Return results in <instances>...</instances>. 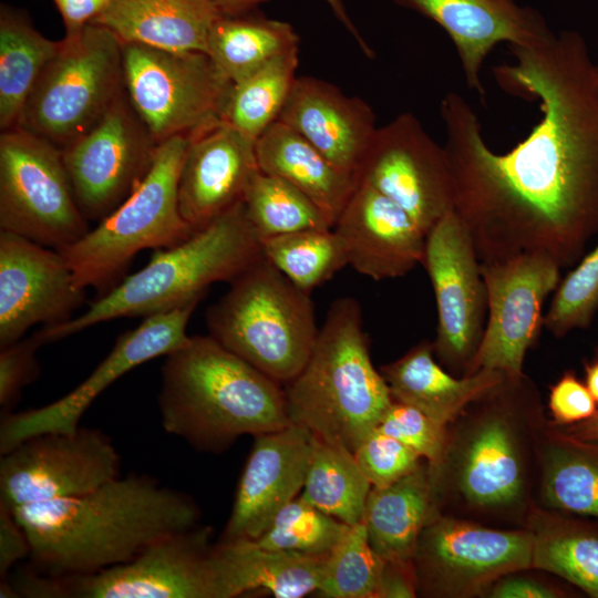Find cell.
Instances as JSON below:
<instances>
[{"mask_svg": "<svg viewBox=\"0 0 598 598\" xmlns=\"http://www.w3.org/2000/svg\"><path fill=\"white\" fill-rule=\"evenodd\" d=\"M121 456L99 429L32 435L1 454L0 504L19 506L84 495L121 476Z\"/></svg>", "mask_w": 598, "mask_h": 598, "instance_id": "8fae6325", "label": "cell"}, {"mask_svg": "<svg viewBox=\"0 0 598 598\" xmlns=\"http://www.w3.org/2000/svg\"><path fill=\"white\" fill-rule=\"evenodd\" d=\"M250 12L221 13L207 39L206 53L233 84L299 48L290 23Z\"/></svg>", "mask_w": 598, "mask_h": 598, "instance_id": "f546056e", "label": "cell"}, {"mask_svg": "<svg viewBox=\"0 0 598 598\" xmlns=\"http://www.w3.org/2000/svg\"><path fill=\"white\" fill-rule=\"evenodd\" d=\"M467 446L461 489L477 505L496 506L513 502L522 488V470L507 422L493 416L484 422Z\"/></svg>", "mask_w": 598, "mask_h": 598, "instance_id": "4dcf8cb0", "label": "cell"}, {"mask_svg": "<svg viewBox=\"0 0 598 598\" xmlns=\"http://www.w3.org/2000/svg\"><path fill=\"white\" fill-rule=\"evenodd\" d=\"M261 243L265 257L308 293L348 265L343 244L333 228L301 230Z\"/></svg>", "mask_w": 598, "mask_h": 598, "instance_id": "836d02e7", "label": "cell"}, {"mask_svg": "<svg viewBox=\"0 0 598 598\" xmlns=\"http://www.w3.org/2000/svg\"><path fill=\"white\" fill-rule=\"evenodd\" d=\"M533 567L553 573L598 598V527L577 520H556L534 534Z\"/></svg>", "mask_w": 598, "mask_h": 598, "instance_id": "d590c367", "label": "cell"}, {"mask_svg": "<svg viewBox=\"0 0 598 598\" xmlns=\"http://www.w3.org/2000/svg\"><path fill=\"white\" fill-rule=\"evenodd\" d=\"M259 169L278 176L303 193L334 226L357 179L337 168L296 131L280 121L256 141Z\"/></svg>", "mask_w": 598, "mask_h": 598, "instance_id": "484cf974", "label": "cell"}, {"mask_svg": "<svg viewBox=\"0 0 598 598\" xmlns=\"http://www.w3.org/2000/svg\"><path fill=\"white\" fill-rule=\"evenodd\" d=\"M494 69L507 92L537 100L542 117L512 150L494 152L471 104L448 92L440 112L454 212L482 264L524 254L575 266L598 235V78L586 40L573 30Z\"/></svg>", "mask_w": 598, "mask_h": 598, "instance_id": "6da1fadb", "label": "cell"}, {"mask_svg": "<svg viewBox=\"0 0 598 598\" xmlns=\"http://www.w3.org/2000/svg\"><path fill=\"white\" fill-rule=\"evenodd\" d=\"M598 312V244L584 255L555 290L544 328L560 338L586 329Z\"/></svg>", "mask_w": 598, "mask_h": 598, "instance_id": "ab89813d", "label": "cell"}, {"mask_svg": "<svg viewBox=\"0 0 598 598\" xmlns=\"http://www.w3.org/2000/svg\"><path fill=\"white\" fill-rule=\"evenodd\" d=\"M198 302L145 317L134 329L122 333L110 353L91 374L64 396L44 406L2 414L0 453L21 441L51 431L72 432L91 403L111 384L136 367L166 357L186 343L187 323Z\"/></svg>", "mask_w": 598, "mask_h": 598, "instance_id": "e0dca14e", "label": "cell"}, {"mask_svg": "<svg viewBox=\"0 0 598 598\" xmlns=\"http://www.w3.org/2000/svg\"><path fill=\"white\" fill-rule=\"evenodd\" d=\"M283 391L291 423L352 453L377 429L393 398L373 365L355 298L331 303L307 363Z\"/></svg>", "mask_w": 598, "mask_h": 598, "instance_id": "5b68a950", "label": "cell"}, {"mask_svg": "<svg viewBox=\"0 0 598 598\" xmlns=\"http://www.w3.org/2000/svg\"><path fill=\"white\" fill-rule=\"evenodd\" d=\"M229 285L206 311L208 334L285 385L302 370L318 337L310 293L265 255Z\"/></svg>", "mask_w": 598, "mask_h": 598, "instance_id": "8992f818", "label": "cell"}, {"mask_svg": "<svg viewBox=\"0 0 598 598\" xmlns=\"http://www.w3.org/2000/svg\"><path fill=\"white\" fill-rule=\"evenodd\" d=\"M385 560L372 548L363 522L324 559L319 588L329 598H379Z\"/></svg>", "mask_w": 598, "mask_h": 598, "instance_id": "74e56055", "label": "cell"}, {"mask_svg": "<svg viewBox=\"0 0 598 598\" xmlns=\"http://www.w3.org/2000/svg\"><path fill=\"white\" fill-rule=\"evenodd\" d=\"M416 577L412 561H386L379 598H411L415 596Z\"/></svg>", "mask_w": 598, "mask_h": 598, "instance_id": "c3c4849f", "label": "cell"}, {"mask_svg": "<svg viewBox=\"0 0 598 598\" xmlns=\"http://www.w3.org/2000/svg\"><path fill=\"white\" fill-rule=\"evenodd\" d=\"M422 265L437 309L434 354L466 374L483 338L487 291L474 244L454 210L427 233Z\"/></svg>", "mask_w": 598, "mask_h": 598, "instance_id": "9a60e30c", "label": "cell"}, {"mask_svg": "<svg viewBox=\"0 0 598 598\" xmlns=\"http://www.w3.org/2000/svg\"><path fill=\"white\" fill-rule=\"evenodd\" d=\"M85 291L59 250L0 230V348L38 323L68 322Z\"/></svg>", "mask_w": 598, "mask_h": 598, "instance_id": "ac0fdd59", "label": "cell"}, {"mask_svg": "<svg viewBox=\"0 0 598 598\" xmlns=\"http://www.w3.org/2000/svg\"><path fill=\"white\" fill-rule=\"evenodd\" d=\"M255 144L224 121L192 136L178 177V205L194 231L244 200L260 171Z\"/></svg>", "mask_w": 598, "mask_h": 598, "instance_id": "44dd1931", "label": "cell"}, {"mask_svg": "<svg viewBox=\"0 0 598 598\" xmlns=\"http://www.w3.org/2000/svg\"><path fill=\"white\" fill-rule=\"evenodd\" d=\"M246 215L261 240L310 229H331L323 213L287 181L259 171L244 197Z\"/></svg>", "mask_w": 598, "mask_h": 598, "instance_id": "e575fe53", "label": "cell"}, {"mask_svg": "<svg viewBox=\"0 0 598 598\" xmlns=\"http://www.w3.org/2000/svg\"><path fill=\"white\" fill-rule=\"evenodd\" d=\"M549 410L559 425L588 420L598 411V403L585 382L573 371H566L550 388Z\"/></svg>", "mask_w": 598, "mask_h": 598, "instance_id": "ee69618b", "label": "cell"}, {"mask_svg": "<svg viewBox=\"0 0 598 598\" xmlns=\"http://www.w3.org/2000/svg\"><path fill=\"white\" fill-rule=\"evenodd\" d=\"M229 597L264 590L300 598L319 588L324 559L262 547L256 539H223Z\"/></svg>", "mask_w": 598, "mask_h": 598, "instance_id": "83f0119b", "label": "cell"}, {"mask_svg": "<svg viewBox=\"0 0 598 598\" xmlns=\"http://www.w3.org/2000/svg\"><path fill=\"white\" fill-rule=\"evenodd\" d=\"M42 346L33 333L0 348V408L2 414L19 400L22 390L40 374L37 350Z\"/></svg>", "mask_w": 598, "mask_h": 598, "instance_id": "7bdbcfd3", "label": "cell"}, {"mask_svg": "<svg viewBox=\"0 0 598 598\" xmlns=\"http://www.w3.org/2000/svg\"><path fill=\"white\" fill-rule=\"evenodd\" d=\"M254 437L223 539H258L303 488L312 433L291 423Z\"/></svg>", "mask_w": 598, "mask_h": 598, "instance_id": "d6986e66", "label": "cell"}, {"mask_svg": "<svg viewBox=\"0 0 598 598\" xmlns=\"http://www.w3.org/2000/svg\"><path fill=\"white\" fill-rule=\"evenodd\" d=\"M427 233L454 210V186L444 148L416 116L401 113L378 127L357 173Z\"/></svg>", "mask_w": 598, "mask_h": 598, "instance_id": "4fadbf2b", "label": "cell"}, {"mask_svg": "<svg viewBox=\"0 0 598 598\" xmlns=\"http://www.w3.org/2000/svg\"><path fill=\"white\" fill-rule=\"evenodd\" d=\"M563 437L546 465L545 497L555 508L598 520V442Z\"/></svg>", "mask_w": 598, "mask_h": 598, "instance_id": "8d00e7d4", "label": "cell"}, {"mask_svg": "<svg viewBox=\"0 0 598 598\" xmlns=\"http://www.w3.org/2000/svg\"><path fill=\"white\" fill-rule=\"evenodd\" d=\"M534 534L496 530L453 518H431L412 557L419 586L430 594H470L533 567Z\"/></svg>", "mask_w": 598, "mask_h": 598, "instance_id": "2e32d148", "label": "cell"}, {"mask_svg": "<svg viewBox=\"0 0 598 598\" xmlns=\"http://www.w3.org/2000/svg\"><path fill=\"white\" fill-rule=\"evenodd\" d=\"M299 64V48L283 53L233 84L221 121L256 143L286 104Z\"/></svg>", "mask_w": 598, "mask_h": 598, "instance_id": "d6a6232c", "label": "cell"}, {"mask_svg": "<svg viewBox=\"0 0 598 598\" xmlns=\"http://www.w3.org/2000/svg\"><path fill=\"white\" fill-rule=\"evenodd\" d=\"M333 230L348 265L373 280L398 278L422 264L425 233L392 199L358 183Z\"/></svg>", "mask_w": 598, "mask_h": 598, "instance_id": "7402d4cb", "label": "cell"}, {"mask_svg": "<svg viewBox=\"0 0 598 598\" xmlns=\"http://www.w3.org/2000/svg\"><path fill=\"white\" fill-rule=\"evenodd\" d=\"M563 435L579 441L598 442V411L586 421L568 425Z\"/></svg>", "mask_w": 598, "mask_h": 598, "instance_id": "f907efd6", "label": "cell"}, {"mask_svg": "<svg viewBox=\"0 0 598 598\" xmlns=\"http://www.w3.org/2000/svg\"><path fill=\"white\" fill-rule=\"evenodd\" d=\"M595 68H596V73H597V78H598V62L595 63Z\"/></svg>", "mask_w": 598, "mask_h": 598, "instance_id": "f5cc1de1", "label": "cell"}, {"mask_svg": "<svg viewBox=\"0 0 598 598\" xmlns=\"http://www.w3.org/2000/svg\"><path fill=\"white\" fill-rule=\"evenodd\" d=\"M560 270L551 258L538 254L481 262L487 318L465 375L481 369L497 370L513 379L524 375L525 354L544 327L543 306L558 287Z\"/></svg>", "mask_w": 598, "mask_h": 598, "instance_id": "5bb4252c", "label": "cell"}, {"mask_svg": "<svg viewBox=\"0 0 598 598\" xmlns=\"http://www.w3.org/2000/svg\"><path fill=\"white\" fill-rule=\"evenodd\" d=\"M221 13L213 0H112L91 23L109 28L124 43L206 53Z\"/></svg>", "mask_w": 598, "mask_h": 598, "instance_id": "d4e9b609", "label": "cell"}, {"mask_svg": "<svg viewBox=\"0 0 598 598\" xmlns=\"http://www.w3.org/2000/svg\"><path fill=\"white\" fill-rule=\"evenodd\" d=\"M262 256L261 239L241 202L184 241L155 249L146 266L97 296L80 316L34 334L44 344L100 322L145 318L199 302L212 285L230 283Z\"/></svg>", "mask_w": 598, "mask_h": 598, "instance_id": "277c9868", "label": "cell"}, {"mask_svg": "<svg viewBox=\"0 0 598 598\" xmlns=\"http://www.w3.org/2000/svg\"><path fill=\"white\" fill-rule=\"evenodd\" d=\"M218 9L225 14H238L248 11H252L256 7L267 0H213ZM332 10L336 18L347 29V31L353 37L360 49L368 55L372 56L373 52L362 38L360 31L354 25L350 18L343 0H323Z\"/></svg>", "mask_w": 598, "mask_h": 598, "instance_id": "7dc6e473", "label": "cell"}, {"mask_svg": "<svg viewBox=\"0 0 598 598\" xmlns=\"http://www.w3.org/2000/svg\"><path fill=\"white\" fill-rule=\"evenodd\" d=\"M495 598H551L555 590L529 579L509 578L501 581L491 592Z\"/></svg>", "mask_w": 598, "mask_h": 598, "instance_id": "681fc988", "label": "cell"}, {"mask_svg": "<svg viewBox=\"0 0 598 598\" xmlns=\"http://www.w3.org/2000/svg\"><path fill=\"white\" fill-rule=\"evenodd\" d=\"M161 375L162 427L198 452L219 454L243 435L291 424L281 384L209 334L189 336Z\"/></svg>", "mask_w": 598, "mask_h": 598, "instance_id": "3957f363", "label": "cell"}, {"mask_svg": "<svg viewBox=\"0 0 598 598\" xmlns=\"http://www.w3.org/2000/svg\"><path fill=\"white\" fill-rule=\"evenodd\" d=\"M584 368L585 384L598 403V352L590 361L585 363Z\"/></svg>", "mask_w": 598, "mask_h": 598, "instance_id": "816d5d0a", "label": "cell"}, {"mask_svg": "<svg viewBox=\"0 0 598 598\" xmlns=\"http://www.w3.org/2000/svg\"><path fill=\"white\" fill-rule=\"evenodd\" d=\"M377 430L425 458L430 467H439L444 460V427L414 406L393 400Z\"/></svg>", "mask_w": 598, "mask_h": 598, "instance_id": "60d3db41", "label": "cell"}, {"mask_svg": "<svg viewBox=\"0 0 598 598\" xmlns=\"http://www.w3.org/2000/svg\"><path fill=\"white\" fill-rule=\"evenodd\" d=\"M62 40L44 37L30 17L8 3L0 6V128L18 125L41 73Z\"/></svg>", "mask_w": 598, "mask_h": 598, "instance_id": "f1b7e54d", "label": "cell"}, {"mask_svg": "<svg viewBox=\"0 0 598 598\" xmlns=\"http://www.w3.org/2000/svg\"><path fill=\"white\" fill-rule=\"evenodd\" d=\"M278 121L355 179L378 130L373 110L364 100L307 75L296 78Z\"/></svg>", "mask_w": 598, "mask_h": 598, "instance_id": "603a6c76", "label": "cell"}, {"mask_svg": "<svg viewBox=\"0 0 598 598\" xmlns=\"http://www.w3.org/2000/svg\"><path fill=\"white\" fill-rule=\"evenodd\" d=\"M372 485L347 447L312 435L311 454L300 496L349 526L362 522Z\"/></svg>", "mask_w": 598, "mask_h": 598, "instance_id": "1f68e13d", "label": "cell"}, {"mask_svg": "<svg viewBox=\"0 0 598 598\" xmlns=\"http://www.w3.org/2000/svg\"><path fill=\"white\" fill-rule=\"evenodd\" d=\"M58 8L66 38H72L97 18L112 0H52Z\"/></svg>", "mask_w": 598, "mask_h": 598, "instance_id": "bcb514c9", "label": "cell"}, {"mask_svg": "<svg viewBox=\"0 0 598 598\" xmlns=\"http://www.w3.org/2000/svg\"><path fill=\"white\" fill-rule=\"evenodd\" d=\"M157 147L124 91L91 130L62 148L76 203L89 221L106 217L138 187Z\"/></svg>", "mask_w": 598, "mask_h": 598, "instance_id": "7c38bea8", "label": "cell"}, {"mask_svg": "<svg viewBox=\"0 0 598 598\" xmlns=\"http://www.w3.org/2000/svg\"><path fill=\"white\" fill-rule=\"evenodd\" d=\"M126 95L157 144L218 123L233 82L200 51L124 43Z\"/></svg>", "mask_w": 598, "mask_h": 598, "instance_id": "9c48e42d", "label": "cell"}, {"mask_svg": "<svg viewBox=\"0 0 598 598\" xmlns=\"http://www.w3.org/2000/svg\"><path fill=\"white\" fill-rule=\"evenodd\" d=\"M380 372L394 401L416 408L444 429L506 377L497 370L481 369L455 378L435 361L433 346L426 340L383 365Z\"/></svg>", "mask_w": 598, "mask_h": 598, "instance_id": "cb8c5ba5", "label": "cell"}, {"mask_svg": "<svg viewBox=\"0 0 598 598\" xmlns=\"http://www.w3.org/2000/svg\"><path fill=\"white\" fill-rule=\"evenodd\" d=\"M353 454L373 487L391 485L422 463L415 452L377 429L359 444Z\"/></svg>", "mask_w": 598, "mask_h": 598, "instance_id": "b9f144b4", "label": "cell"}, {"mask_svg": "<svg viewBox=\"0 0 598 598\" xmlns=\"http://www.w3.org/2000/svg\"><path fill=\"white\" fill-rule=\"evenodd\" d=\"M0 230L56 250L90 230L62 150L18 126L0 135Z\"/></svg>", "mask_w": 598, "mask_h": 598, "instance_id": "30bf717a", "label": "cell"}, {"mask_svg": "<svg viewBox=\"0 0 598 598\" xmlns=\"http://www.w3.org/2000/svg\"><path fill=\"white\" fill-rule=\"evenodd\" d=\"M433 492L429 464L399 480L371 488L363 524L372 548L385 561H412L417 539L432 518Z\"/></svg>", "mask_w": 598, "mask_h": 598, "instance_id": "4316f807", "label": "cell"}, {"mask_svg": "<svg viewBox=\"0 0 598 598\" xmlns=\"http://www.w3.org/2000/svg\"><path fill=\"white\" fill-rule=\"evenodd\" d=\"M30 544L25 530L12 509L0 504V578H8L10 569L29 558Z\"/></svg>", "mask_w": 598, "mask_h": 598, "instance_id": "f6af8a7d", "label": "cell"}, {"mask_svg": "<svg viewBox=\"0 0 598 598\" xmlns=\"http://www.w3.org/2000/svg\"><path fill=\"white\" fill-rule=\"evenodd\" d=\"M350 526L317 508L300 495L283 506L256 539L262 547L326 558Z\"/></svg>", "mask_w": 598, "mask_h": 598, "instance_id": "f35d334b", "label": "cell"}, {"mask_svg": "<svg viewBox=\"0 0 598 598\" xmlns=\"http://www.w3.org/2000/svg\"><path fill=\"white\" fill-rule=\"evenodd\" d=\"M30 544L29 568L48 577L94 574L199 525L187 494L146 474L118 476L76 497L12 509Z\"/></svg>", "mask_w": 598, "mask_h": 598, "instance_id": "7a4b0ae2", "label": "cell"}, {"mask_svg": "<svg viewBox=\"0 0 598 598\" xmlns=\"http://www.w3.org/2000/svg\"><path fill=\"white\" fill-rule=\"evenodd\" d=\"M192 136L158 144L153 165L138 187L74 244L59 250L76 285L102 295L123 279L142 250L175 246L195 231L178 205V177Z\"/></svg>", "mask_w": 598, "mask_h": 598, "instance_id": "52a82bcc", "label": "cell"}, {"mask_svg": "<svg viewBox=\"0 0 598 598\" xmlns=\"http://www.w3.org/2000/svg\"><path fill=\"white\" fill-rule=\"evenodd\" d=\"M124 91L122 41L109 28L89 23L62 39L17 126L62 150L91 130Z\"/></svg>", "mask_w": 598, "mask_h": 598, "instance_id": "ba28073f", "label": "cell"}, {"mask_svg": "<svg viewBox=\"0 0 598 598\" xmlns=\"http://www.w3.org/2000/svg\"><path fill=\"white\" fill-rule=\"evenodd\" d=\"M440 25L454 44L467 87L484 95L482 68L501 43L529 47L554 32L536 9L516 0H393Z\"/></svg>", "mask_w": 598, "mask_h": 598, "instance_id": "ffe728a7", "label": "cell"}]
</instances>
